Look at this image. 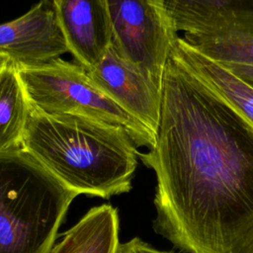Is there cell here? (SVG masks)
I'll use <instances>...</instances> for the list:
<instances>
[{"label":"cell","mask_w":253,"mask_h":253,"mask_svg":"<svg viewBox=\"0 0 253 253\" xmlns=\"http://www.w3.org/2000/svg\"><path fill=\"white\" fill-rule=\"evenodd\" d=\"M153 228L184 253H253V127L171 52L154 145Z\"/></svg>","instance_id":"6da1fadb"},{"label":"cell","mask_w":253,"mask_h":253,"mask_svg":"<svg viewBox=\"0 0 253 253\" xmlns=\"http://www.w3.org/2000/svg\"><path fill=\"white\" fill-rule=\"evenodd\" d=\"M22 147L77 195L103 199L130 191L139 154L122 127L33 105Z\"/></svg>","instance_id":"7a4b0ae2"},{"label":"cell","mask_w":253,"mask_h":253,"mask_svg":"<svg viewBox=\"0 0 253 253\" xmlns=\"http://www.w3.org/2000/svg\"><path fill=\"white\" fill-rule=\"evenodd\" d=\"M77 196L23 147L0 152V253H49Z\"/></svg>","instance_id":"3957f363"},{"label":"cell","mask_w":253,"mask_h":253,"mask_svg":"<svg viewBox=\"0 0 253 253\" xmlns=\"http://www.w3.org/2000/svg\"><path fill=\"white\" fill-rule=\"evenodd\" d=\"M31 105L47 114L85 117L122 127L137 147L150 149L156 135L97 87L77 62L60 57L33 65H19Z\"/></svg>","instance_id":"277c9868"},{"label":"cell","mask_w":253,"mask_h":253,"mask_svg":"<svg viewBox=\"0 0 253 253\" xmlns=\"http://www.w3.org/2000/svg\"><path fill=\"white\" fill-rule=\"evenodd\" d=\"M112 46L162 88L164 70L178 33L158 0H106Z\"/></svg>","instance_id":"5b68a950"},{"label":"cell","mask_w":253,"mask_h":253,"mask_svg":"<svg viewBox=\"0 0 253 253\" xmlns=\"http://www.w3.org/2000/svg\"><path fill=\"white\" fill-rule=\"evenodd\" d=\"M93 83L156 135L161 89L112 46L87 71Z\"/></svg>","instance_id":"8992f818"},{"label":"cell","mask_w":253,"mask_h":253,"mask_svg":"<svg viewBox=\"0 0 253 253\" xmlns=\"http://www.w3.org/2000/svg\"><path fill=\"white\" fill-rule=\"evenodd\" d=\"M68 52L50 0H40L23 16L0 24V57L18 65L48 61Z\"/></svg>","instance_id":"52a82bcc"},{"label":"cell","mask_w":253,"mask_h":253,"mask_svg":"<svg viewBox=\"0 0 253 253\" xmlns=\"http://www.w3.org/2000/svg\"><path fill=\"white\" fill-rule=\"evenodd\" d=\"M50 1L68 52L85 70H91L112 44L106 0Z\"/></svg>","instance_id":"ba28073f"},{"label":"cell","mask_w":253,"mask_h":253,"mask_svg":"<svg viewBox=\"0 0 253 253\" xmlns=\"http://www.w3.org/2000/svg\"><path fill=\"white\" fill-rule=\"evenodd\" d=\"M172 54L211 91L253 127V86L221 63L209 58L178 37Z\"/></svg>","instance_id":"9c48e42d"},{"label":"cell","mask_w":253,"mask_h":253,"mask_svg":"<svg viewBox=\"0 0 253 253\" xmlns=\"http://www.w3.org/2000/svg\"><path fill=\"white\" fill-rule=\"evenodd\" d=\"M182 38L219 63L253 65V17L226 21Z\"/></svg>","instance_id":"30bf717a"},{"label":"cell","mask_w":253,"mask_h":253,"mask_svg":"<svg viewBox=\"0 0 253 253\" xmlns=\"http://www.w3.org/2000/svg\"><path fill=\"white\" fill-rule=\"evenodd\" d=\"M60 237L49 253H117L118 210L109 204L94 207Z\"/></svg>","instance_id":"8fae6325"},{"label":"cell","mask_w":253,"mask_h":253,"mask_svg":"<svg viewBox=\"0 0 253 253\" xmlns=\"http://www.w3.org/2000/svg\"><path fill=\"white\" fill-rule=\"evenodd\" d=\"M30 110L19 65L0 57V152L22 148Z\"/></svg>","instance_id":"7c38bea8"},{"label":"cell","mask_w":253,"mask_h":253,"mask_svg":"<svg viewBox=\"0 0 253 253\" xmlns=\"http://www.w3.org/2000/svg\"><path fill=\"white\" fill-rule=\"evenodd\" d=\"M177 33H196L217 24L253 17V0H166Z\"/></svg>","instance_id":"4fadbf2b"},{"label":"cell","mask_w":253,"mask_h":253,"mask_svg":"<svg viewBox=\"0 0 253 253\" xmlns=\"http://www.w3.org/2000/svg\"><path fill=\"white\" fill-rule=\"evenodd\" d=\"M117 253H170L158 250L138 237H134L125 243L119 244Z\"/></svg>","instance_id":"5bb4252c"},{"label":"cell","mask_w":253,"mask_h":253,"mask_svg":"<svg viewBox=\"0 0 253 253\" xmlns=\"http://www.w3.org/2000/svg\"><path fill=\"white\" fill-rule=\"evenodd\" d=\"M221 64L253 86V65L236 64V63H221Z\"/></svg>","instance_id":"9a60e30c"},{"label":"cell","mask_w":253,"mask_h":253,"mask_svg":"<svg viewBox=\"0 0 253 253\" xmlns=\"http://www.w3.org/2000/svg\"><path fill=\"white\" fill-rule=\"evenodd\" d=\"M159 2H161V3H163V4H165V2H166V0H158Z\"/></svg>","instance_id":"2e32d148"}]
</instances>
